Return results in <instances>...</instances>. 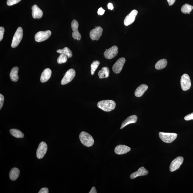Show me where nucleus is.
Here are the masks:
<instances>
[{
    "mask_svg": "<svg viewBox=\"0 0 193 193\" xmlns=\"http://www.w3.org/2000/svg\"><path fill=\"white\" fill-rule=\"evenodd\" d=\"M97 106L105 112H110L115 109V102L112 100H105L99 102Z\"/></svg>",
    "mask_w": 193,
    "mask_h": 193,
    "instance_id": "nucleus-1",
    "label": "nucleus"
},
{
    "mask_svg": "<svg viewBox=\"0 0 193 193\" xmlns=\"http://www.w3.org/2000/svg\"><path fill=\"white\" fill-rule=\"evenodd\" d=\"M79 137L81 142L86 147H91L94 144L93 137L88 133L82 131L79 134Z\"/></svg>",
    "mask_w": 193,
    "mask_h": 193,
    "instance_id": "nucleus-2",
    "label": "nucleus"
},
{
    "mask_svg": "<svg viewBox=\"0 0 193 193\" xmlns=\"http://www.w3.org/2000/svg\"><path fill=\"white\" fill-rule=\"evenodd\" d=\"M23 37V29L21 27H19L14 34L12 41V47L15 48L18 46L21 42Z\"/></svg>",
    "mask_w": 193,
    "mask_h": 193,
    "instance_id": "nucleus-3",
    "label": "nucleus"
},
{
    "mask_svg": "<svg viewBox=\"0 0 193 193\" xmlns=\"http://www.w3.org/2000/svg\"><path fill=\"white\" fill-rule=\"evenodd\" d=\"M159 136L163 142L166 143H171L176 139L177 134L175 133L160 132Z\"/></svg>",
    "mask_w": 193,
    "mask_h": 193,
    "instance_id": "nucleus-4",
    "label": "nucleus"
},
{
    "mask_svg": "<svg viewBox=\"0 0 193 193\" xmlns=\"http://www.w3.org/2000/svg\"><path fill=\"white\" fill-rule=\"evenodd\" d=\"M76 76V71L73 69H70L65 73L61 81V84L63 85L70 83Z\"/></svg>",
    "mask_w": 193,
    "mask_h": 193,
    "instance_id": "nucleus-5",
    "label": "nucleus"
},
{
    "mask_svg": "<svg viewBox=\"0 0 193 193\" xmlns=\"http://www.w3.org/2000/svg\"><path fill=\"white\" fill-rule=\"evenodd\" d=\"M191 83L190 78L187 74H184L181 78V86L183 91H186L190 88Z\"/></svg>",
    "mask_w": 193,
    "mask_h": 193,
    "instance_id": "nucleus-6",
    "label": "nucleus"
},
{
    "mask_svg": "<svg viewBox=\"0 0 193 193\" xmlns=\"http://www.w3.org/2000/svg\"><path fill=\"white\" fill-rule=\"evenodd\" d=\"M51 35V31L47 30L45 31H40L36 34L35 40L36 42H40L47 40Z\"/></svg>",
    "mask_w": 193,
    "mask_h": 193,
    "instance_id": "nucleus-7",
    "label": "nucleus"
},
{
    "mask_svg": "<svg viewBox=\"0 0 193 193\" xmlns=\"http://www.w3.org/2000/svg\"><path fill=\"white\" fill-rule=\"evenodd\" d=\"M48 150L47 145L46 143L42 142L39 145L36 153L37 157L39 159H42L45 156Z\"/></svg>",
    "mask_w": 193,
    "mask_h": 193,
    "instance_id": "nucleus-8",
    "label": "nucleus"
},
{
    "mask_svg": "<svg viewBox=\"0 0 193 193\" xmlns=\"http://www.w3.org/2000/svg\"><path fill=\"white\" fill-rule=\"evenodd\" d=\"M183 158L182 157H177L172 161L169 166V170L171 172H173L179 169L183 164Z\"/></svg>",
    "mask_w": 193,
    "mask_h": 193,
    "instance_id": "nucleus-9",
    "label": "nucleus"
},
{
    "mask_svg": "<svg viewBox=\"0 0 193 193\" xmlns=\"http://www.w3.org/2000/svg\"><path fill=\"white\" fill-rule=\"evenodd\" d=\"M118 52V47L116 45H114L109 49H106L104 55L106 59H112L117 55Z\"/></svg>",
    "mask_w": 193,
    "mask_h": 193,
    "instance_id": "nucleus-10",
    "label": "nucleus"
},
{
    "mask_svg": "<svg viewBox=\"0 0 193 193\" xmlns=\"http://www.w3.org/2000/svg\"><path fill=\"white\" fill-rule=\"evenodd\" d=\"M103 28L101 26H97L90 32V37L93 40H98L101 37L103 32Z\"/></svg>",
    "mask_w": 193,
    "mask_h": 193,
    "instance_id": "nucleus-11",
    "label": "nucleus"
},
{
    "mask_svg": "<svg viewBox=\"0 0 193 193\" xmlns=\"http://www.w3.org/2000/svg\"><path fill=\"white\" fill-rule=\"evenodd\" d=\"M125 62V58H121L118 60L113 65L112 67L113 71L116 74L120 73Z\"/></svg>",
    "mask_w": 193,
    "mask_h": 193,
    "instance_id": "nucleus-12",
    "label": "nucleus"
},
{
    "mask_svg": "<svg viewBox=\"0 0 193 193\" xmlns=\"http://www.w3.org/2000/svg\"><path fill=\"white\" fill-rule=\"evenodd\" d=\"M138 14L137 10L134 9L130 13L125 17L124 23L125 26H128L131 24L134 21L136 16Z\"/></svg>",
    "mask_w": 193,
    "mask_h": 193,
    "instance_id": "nucleus-13",
    "label": "nucleus"
},
{
    "mask_svg": "<svg viewBox=\"0 0 193 193\" xmlns=\"http://www.w3.org/2000/svg\"><path fill=\"white\" fill-rule=\"evenodd\" d=\"M130 147L125 145H119L117 146L114 149V152L117 155H123L128 153L131 150Z\"/></svg>",
    "mask_w": 193,
    "mask_h": 193,
    "instance_id": "nucleus-14",
    "label": "nucleus"
},
{
    "mask_svg": "<svg viewBox=\"0 0 193 193\" xmlns=\"http://www.w3.org/2000/svg\"><path fill=\"white\" fill-rule=\"evenodd\" d=\"M148 173V171L144 167H142L139 168L137 171L131 174L130 177L131 179H133L137 177L147 175Z\"/></svg>",
    "mask_w": 193,
    "mask_h": 193,
    "instance_id": "nucleus-15",
    "label": "nucleus"
},
{
    "mask_svg": "<svg viewBox=\"0 0 193 193\" xmlns=\"http://www.w3.org/2000/svg\"><path fill=\"white\" fill-rule=\"evenodd\" d=\"M32 15L34 19H40L43 15V13L38 6L36 5H34L32 8Z\"/></svg>",
    "mask_w": 193,
    "mask_h": 193,
    "instance_id": "nucleus-16",
    "label": "nucleus"
},
{
    "mask_svg": "<svg viewBox=\"0 0 193 193\" xmlns=\"http://www.w3.org/2000/svg\"><path fill=\"white\" fill-rule=\"evenodd\" d=\"M52 71L49 68H46L43 70L40 77V81L42 83H45L47 81L51 78Z\"/></svg>",
    "mask_w": 193,
    "mask_h": 193,
    "instance_id": "nucleus-17",
    "label": "nucleus"
},
{
    "mask_svg": "<svg viewBox=\"0 0 193 193\" xmlns=\"http://www.w3.org/2000/svg\"><path fill=\"white\" fill-rule=\"evenodd\" d=\"M137 116L135 115H132L127 118L122 123L121 126L120 128L121 129H122L124 128L126 125L130 124L136 123L137 120Z\"/></svg>",
    "mask_w": 193,
    "mask_h": 193,
    "instance_id": "nucleus-18",
    "label": "nucleus"
},
{
    "mask_svg": "<svg viewBox=\"0 0 193 193\" xmlns=\"http://www.w3.org/2000/svg\"><path fill=\"white\" fill-rule=\"evenodd\" d=\"M148 87L147 85L142 84L141 85L136 89L134 92L135 95L138 97H141L144 95L145 92L148 89Z\"/></svg>",
    "mask_w": 193,
    "mask_h": 193,
    "instance_id": "nucleus-19",
    "label": "nucleus"
},
{
    "mask_svg": "<svg viewBox=\"0 0 193 193\" xmlns=\"http://www.w3.org/2000/svg\"><path fill=\"white\" fill-rule=\"evenodd\" d=\"M19 68L17 67H14L12 69L10 74V77L11 80L13 82H17L19 79L18 73Z\"/></svg>",
    "mask_w": 193,
    "mask_h": 193,
    "instance_id": "nucleus-20",
    "label": "nucleus"
},
{
    "mask_svg": "<svg viewBox=\"0 0 193 193\" xmlns=\"http://www.w3.org/2000/svg\"><path fill=\"white\" fill-rule=\"evenodd\" d=\"M109 70L107 67H103L101 70L98 72V75L100 79L109 77Z\"/></svg>",
    "mask_w": 193,
    "mask_h": 193,
    "instance_id": "nucleus-21",
    "label": "nucleus"
},
{
    "mask_svg": "<svg viewBox=\"0 0 193 193\" xmlns=\"http://www.w3.org/2000/svg\"><path fill=\"white\" fill-rule=\"evenodd\" d=\"M20 171L17 168H13L10 170L9 172V177L11 180L15 181L19 176Z\"/></svg>",
    "mask_w": 193,
    "mask_h": 193,
    "instance_id": "nucleus-22",
    "label": "nucleus"
},
{
    "mask_svg": "<svg viewBox=\"0 0 193 193\" xmlns=\"http://www.w3.org/2000/svg\"><path fill=\"white\" fill-rule=\"evenodd\" d=\"M167 61L166 59H163L158 61L155 64V68L157 70H161L164 69L166 66Z\"/></svg>",
    "mask_w": 193,
    "mask_h": 193,
    "instance_id": "nucleus-23",
    "label": "nucleus"
},
{
    "mask_svg": "<svg viewBox=\"0 0 193 193\" xmlns=\"http://www.w3.org/2000/svg\"><path fill=\"white\" fill-rule=\"evenodd\" d=\"M56 52L61 54H64L68 58H71L72 56V52L70 49L67 47L64 48L63 49H59L57 50Z\"/></svg>",
    "mask_w": 193,
    "mask_h": 193,
    "instance_id": "nucleus-24",
    "label": "nucleus"
},
{
    "mask_svg": "<svg viewBox=\"0 0 193 193\" xmlns=\"http://www.w3.org/2000/svg\"><path fill=\"white\" fill-rule=\"evenodd\" d=\"M10 133L12 136L17 138H22L24 134L20 130L16 129H12L10 130Z\"/></svg>",
    "mask_w": 193,
    "mask_h": 193,
    "instance_id": "nucleus-25",
    "label": "nucleus"
},
{
    "mask_svg": "<svg viewBox=\"0 0 193 193\" xmlns=\"http://www.w3.org/2000/svg\"><path fill=\"white\" fill-rule=\"evenodd\" d=\"M193 9L192 6L188 4H185L182 6L181 11L183 13L190 14Z\"/></svg>",
    "mask_w": 193,
    "mask_h": 193,
    "instance_id": "nucleus-26",
    "label": "nucleus"
},
{
    "mask_svg": "<svg viewBox=\"0 0 193 193\" xmlns=\"http://www.w3.org/2000/svg\"><path fill=\"white\" fill-rule=\"evenodd\" d=\"M100 62L98 61H94L91 64V73L93 75L95 73V70L100 65Z\"/></svg>",
    "mask_w": 193,
    "mask_h": 193,
    "instance_id": "nucleus-27",
    "label": "nucleus"
},
{
    "mask_svg": "<svg viewBox=\"0 0 193 193\" xmlns=\"http://www.w3.org/2000/svg\"><path fill=\"white\" fill-rule=\"evenodd\" d=\"M68 57L64 54H61L58 57L57 62L59 64H62L66 62L68 59Z\"/></svg>",
    "mask_w": 193,
    "mask_h": 193,
    "instance_id": "nucleus-28",
    "label": "nucleus"
},
{
    "mask_svg": "<svg viewBox=\"0 0 193 193\" xmlns=\"http://www.w3.org/2000/svg\"><path fill=\"white\" fill-rule=\"evenodd\" d=\"M79 27V24L78 22L76 20H73L72 22L71 27L73 31H76L78 30Z\"/></svg>",
    "mask_w": 193,
    "mask_h": 193,
    "instance_id": "nucleus-29",
    "label": "nucleus"
},
{
    "mask_svg": "<svg viewBox=\"0 0 193 193\" xmlns=\"http://www.w3.org/2000/svg\"><path fill=\"white\" fill-rule=\"evenodd\" d=\"M72 37L75 40H81V34L79 33L78 30L76 31H73L72 33Z\"/></svg>",
    "mask_w": 193,
    "mask_h": 193,
    "instance_id": "nucleus-30",
    "label": "nucleus"
},
{
    "mask_svg": "<svg viewBox=\"0 0 193 193\" xmlns=\"http://www.w3.org/2000/svg\"><path fill=\"white\" fill-rule=\"evenodd\" d=\"M21 0H7V4L8 6H12L18 3Z\"/></svg>",
    "mask_w": 193,
    "mask_h": 193,
    "instance_id": "nucleus-31",
    "label": "nucleus"
},
{
    "mask_svg": "<svg viewBox=\"0 0 193 193\" xmlns=\"http://www.w3.org/2000/svg\"><path fill=\"white\" fill-rule=\"evenodd\" d=\"M5 32V29L4 27L2 26L0 27V41H1L3 38L4 34Z\"/></svg>",
    "mask_w": 193,
    "mask_h": 193,
    "instance_id": "nucleus-32",
    "label": "nucleus"
},
{
    "mask_svg": "<svg viewBox=\"0 0 193 193\" xmlns=\"http://www.w3.org/2000/svg\"><path fill=\"white\" fill-rule=\"evenodd\" d=\"M4 101V98L2 94H0V109L2 108Z\"/></svg>",
    "mask_w": 193,
    "mask_h": 193,
    "instance_id": "nucleus-33",
    "label": "nucleus"
},
{
    "mask_svg": "<svg viewBox=\"0 0 193 193\" xmlns=\"http://www.w3.org/2000/svg\"><path fill=\"white\" fill-rule=\"evenodd\" d=\"M184 119L186 121L193 120V112L186 116H185Z\"/></svg>",
    "mask_w": 193,
    "mask_h": 193,
    "instance_id": "nucleus-34",
    "label": "nucleus"
},
{
    "mask_svg": "<svg viewBox=\"0 0 193 193\" xmlns=\"http://www.w3.org/2000/svg\"><path fill=\"white\" fill-rule=\"evenodd\" d=\"M49 192L48 189L47 188H43L40 190L38 193H48Z\"/></svg>",
    "mask_w": 193,
    "mask_h": 193,
    "instance_id": "nucleus-35",
    "label": "nucleus"
},
{
    "mask_svg": "<svg viewBox=\"0 0 193 193\" xmlns=\"http://www.w3.org/2000/svg\"><path fill=\"white\" fill-rule=\"evenodd\" d=\"M105 10L103 9L102 8H100L98 9V15H103L104 14Z\"/></svg>",
    "mask_w": 193,
    "mask_h": 193,
    "instance_id": "nucleus-36",
    "label": "nucleus"
},
{
    "mask_svg": "<svg viewBox=\"0 0 193 193\" xmlns=\"http://www.w3.org/2000/svg\"><path fill=\"white\" fill-rule=\"evenodd\" d=\"M167 1L169 3V6H171L174 4L176 0H167Z\"/></svg>",
    "mask_w": 193,
    "mask_h": 193,
    "instance_id": "nucleus-37",
    "label": "nucleus"
},
{
    "mask_svg": "<svg viewBox=\"0 0 193 193\" xmlns=\"http://www.w3.org/2000/svg\"><path fill=\"white\" fill-rule=\"evenodd\" d=\"M89 193H97V191L95 187H93L92 188L91 190V191H89Z\"/></svg>",
    "mask_w": 193,
    "mask_h": 193,
    "instance_id": "nucleus-38",
    "label": "nucleus"
},
{
    "mask_svg": "<svg viewBox=\"0 0 193 193\" xmlns=\"http://www.w3.org/2000/svg\"><path fill=\"white\" fill-rule=\"evenodd\" d=\"M108 9H110V10H112L114 8V7H113V4L111 3H109V4H108Z\"/></svg>",
    "mask_w": 193,
    "mask_h": 193,
    "instance_id": "nucleus-39",
    "label": "nucleus"
}]
</instances>
